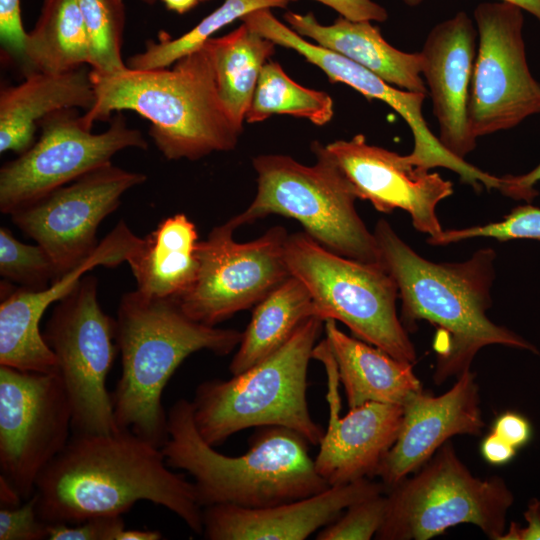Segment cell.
Listing matches in <instances>:
<instances>
[{
  "label": "cell",
  "instance_id": "obj_16",
  "mask_svg": "<svg viewBox=\"0 0 540 540\" xmlns=\"http://www.w3.org/2000/svg\"><path fill=\"white\" fill-rule=\"evenodd\" d=\"M241 20L261 36L276 45L296 51L308 62L319 67L330 82L344 83L368 100H381L399 113L413 134V151L407 157L414 165L427 170L434 167L450 169L460 176L462 182L470 184L476 190H480L482 185L487 189L498 186V177L449 153L430 131L422 114L426 93L397 89L354 61L308 42L291 27L280 22L270 9L256 10Z\"/></svg>",
  "mask_w": 540,
  "mask_h": 540
},
{
  "label": "cell",
  "instance_id": "obj_33",
  "mask_svg": "<svg viewBox=\"0 0 540 540\" xmlns=\"http://www.w3.org/2000/svg\"><path fill=\"white\" fill-rule=\"evenodd\" d=\"M0 274L31 290L43 289L60 277L42 246L19 241L6 227L0 228Z\"/></svg>",
  "mask_w": 540,
  "mask_h": 540
},
{
  "label": "cell",
  "instance_id": "obj_26",
  "mask_svg": "<svg viewBox=\"0 0 540 540\" xmlns=\"http://www.w3.org/2000/svg\"><path fill=\"white\" fill-rule=\"evenodd\" d=\"M195 224L184 214L163 219L127 260L140 293L178 298L194 282L199 261Z\"/></svg>",
  "mask_w": 540,
  "mask_h": 540
},
{
  "label": "cell",
  "instance_id": "obj_28",
  "mask_svg": "<svg viewBox=\"0 0 540 540\" xmlns=\"http://www.w3.org/2000/svg\"><path fill=\"white\" fill-rule=\"evenodd\" d=\"M204 45L212 59L220 99L233 121L242 127L262 67L274 54L276 44L243 23Z\"/></svg>",
  "mask_w": 540,
  "mask_h": 540
},
{
  "label": "cell",
  "instance_id": "obj_41",
  "mask_svg": "<svg viewBox=\"0 0 540 540\" xmlns=\"http://www.w3.org/2000/svg\"><path fill=\"white\" fill-rule=\"evenodd\" d=\"M524 517L527 526L520 527L516 522H511L500 540H540V500L534 498L529 502Z\"/></svg>",
  "mask_w": 540,
  "mask_h": 540
},
{
  "label": "cell",
  "instance_id": "obj_39",
  "mask_svg": "<svg viewBox=\"0 0 540 540\" xmlns=\"http://www.w3.org/2000/svg\"><path fill=\"white\" fill-rule=\"evenodd\" d=\"M492 432L508 442L515 449H519L530 441L532 427L525 416L508 411L496 418Z\"/></svg>",
  "mask_w": 540,
  "mask_h": 540
},
{
  "label": "cell",
  "instance_id": "obj_43",
  "mask_svg": "<svg viewBox=\"0 0 540 540\" xmlns=\"http://www.w3.org/2000/svg\"><path fill=\"white\" fill-rule=\"evenodd\" d=\"M24 501L12 485L0 476V507L13 508L22 504Z\"/></svg>",
  "mask_w": 540,
  "mask_h": 540
},
{
  "label": "cell",
  "instance_id": "obj_46",
  "mask_svg": "<svg viewBox=\"0 0 540 540\" xmlns=\"http://www.w3.org/2000/svg\"><path fill=\"white\" fill-rule=\"evenodd\" d=\"M166 8L178 14L189 12L199 3L198 0H161Z\"/></svg>",
  "mask_w": 540,
  "mask_h": 540
},
{
  "label": "cell",
  "instance_id": "obj_12",
  "mask_svg": "<svg viewBox=\"0 0 540 540\" xmlns=\"http://www.w3.org/2000/svg\"><path fill=\"white\" fill-rule=\"evenodd\" d=\"M229 219L214 227L197 248L198 272L175 300L191 319L215 326L255 306L290 276L285 261L286 229L274 226L249 242H236Z\"/></svg>",
  "mask_w": 540,
  "mask_h": 540
},
{
  "label": "cell",
  "instance_id": "obj_30",
  "mask_svg": "<svg viewBox=\"0 0 540 540\" xmlns=\"http://www.w3.org/2000/svg\"><path fill=\"white\" fill-rule=\"evenodd\" d=\"M274 114H288L323 126L334 115V103L326 92L298 84L278 62L268 61L262 67L245 121L259 123Z\"/></svg>",
  "mask_w": 540,
  "mask_h": 540
},
{
  "label": "cell",
  "instance_id": "obj_13",
  "mask_svg": "<svg viewBox=\"0 0 540 540\" xmlns=\"http://www.w3.org/2000/svg\"><path fill=\"white\" fill-rule=\"evenodd\" d=\"M71 431V405L58 373L0 365V476L23 501Z\"/></svg>",
  "mask_w": 540,
  "mask_h": 540
},
{
  "label": "cell",
  "instance_id": "obj_11",
  "mask_svg": "<svg viewBox=\"0 0 540 540\" xmlns=\"http://www.w3.org/2000/svg\"><path fill=\"white\" fill-rule=\"evenodd\" d=\"M39 139L0 169V210L11 214L86 173L111 162L126 148L146 150L142 132L117 112L107 130L93 133L75 109L42 119Z\"/></svg>",
  "mask_w": 540,
  "mask_h": 540
},
{
  "label": "cell",
  "instance_id": "obj_45",
  "mask_svg": "<svg viewBox=\"0 0 540 540\" xmlns=\"http://www.w3.org/2000/svg\"><path fill=\"white\" fill-rule=\"evenodd\" d=\"M162 538V534L158 531L124 528L120 533L118 540H159Z\"/></svg>",
  "mask_w": 540,
  "mask_h": 540
},
{
  "label": "cell",
  "instance_id": "obj_35",
  "mask_svg": "<svg viewBox=\"0 0 540 540\" xmlns=\"http://www.w3.org/2000/svg\"><path fill=\"white\" fill-rule=\"evenodd\" d=\"M472 234L476 238H494L499 241L540 240V207L531 204L518 206L501 221L474 226Z\"/></svg>",
  "mask_w": 540,
  "mask_h": 540
},
{
  "label": "cell",
  "instance_id": "obj_40",
  "mask_svg": "<svg viewBox=\"0 0 540 540\" xmlns=\"http://www.w3.org/2000/svg\"><path fill=\"white\" fill-rule=\"evenodd\" d=\"M351 21L383 22L388 14L385 8L372 0H315Z\"/></svg>",
  "mask_w": 540,
  "mask_h": 540
},
{
  "label": "cell",
  "instance_id": "obj_4",
  "mask_svg": "<svg viewBox=\"0 0 540 540\" xmlns=\"http://www.w3.org/2000/svg\"><path fill=\"white\" fill-rule=\"evenodd\" d=\"M167 415L169 438L161 448L166 463L193 478L201 507L264 508L330 487L316 470L309 442L292 429L263 426L250 439L247 453L227 456L200 436L190 401L177 400Z\"/></svg>",
  "mask_w": 540,
  "mask_h": 540
},
{
  "label": "cell",
  "instance_id": "obj_19",
  "mask_svg": "<svg viewBox=\"0 0 540 540\" xmlns=\"http://www.w3.org/2000/svg\"><path fill=\"white\" fill-rule=\"evenodd\" d=\"M327 375L328 426L315 458L318 474L330 485H342L375 476L384 456L394 444L403 407L368 402L340 416V379L326 339L313 349Z\"/></svg>",
  "mask_w": 540,
  "mask_h": 540
},
{
  "label": "cell",
  "instance_id": "obj_29",
  "mask_svg": "<svg viewBox=\"0 0 540 540\" xmlns=\"http://www.w3.org/2000/svg\"><path fill=\"white\" fill-rule=\"evenodd\" d=\"M27 74L62 73L89 65L88 37L78 0H43L27 33Z\"/></svg>",
  "mask_w": 540,
  "mask_h": 540
},
{
  "label": "cell",
  "instance_id": "obj_32",
  "mask_svg": "<svg viewBox=\"0 0 540 540\" xmlns=\"http://www.w3.org/2000/svg\"><path fill=\"white\" fill-rule=\"evenodd\" d=\"M90 51L91 70L109 75L126 70L122 44L126 25L123 0H78Z\"/></svg>",
  "mask_w": 540,
  "mask_h": 540
},
{
  "label": "cell",
  "instance_id": "obj_2",
  "mask_svg": "<svg viewBox=\"0 0 540 540\" xmlns=\"http://www.w3.org/2000/svg\"><path fill=\"white\" fill-rule=\"evenodd\" d=\"M373 233L380 263L398 287L404 327L408 331L426 320L437 328L436 385L471 370L477 352L488 345L539 354L531 342L487 316L495 278L492 248L480 249L464 262L436 263L414 251L385 219L376 223Z\"/></svg>",
  "mask_w": 540,
  "mask_h": 540
},
{
  "label": "cell",
  "instance_id": "obj_3",
  "mask_svg": "<svg viewBox=\"0 0 540 540\" xmlns=\"http://www.w3.org/2000/svg\"><path fill=\"white\" fill-rule=\"evenodd\" d=\"M172 66V65H171ZM96 101L81 116L87 129L131 110L150 122L149 136L167 160H198L233 150L243 128L225 109L209 50L203 45L173 66L102 75L91 70Z\"/></svg>",
  "mask_w": 540,
  "mask_h": 540
},
{
  "label": "cell",
  "instance_id": "obj_15",
  "mask_svg": "<svg viewBox=\"0 0 540 540\" xmlns=\"http://www.w3.org/2000/svg\"><path fill=\"white\" fill-rule=\"evenodd\" d=\"M145 180L110 162L15 210L11 220L47 251L61 276L95 251L98 226Z\"/></svg>",
  "mask_w": 540,
  "mask_h": 540
},
{
  "label": "cell",
  "instance_id": "obj_18",
  "mask_svg": "<svg viewBox=\"0 0 540 540\" xmlns=\"http://www.w3.org/2000/svg\"><path fill=\"white\" fill-rule=\"evenodd\" d=\"M142 238L124 221L98 244L82 263L61 275L43 289L13 288L1 283L0 365L23 371L58 373L54 352L46 343L39 326L47 308L61 300L94 267H114L129 259Z\"/></svg>",
  "mask_w": 540,
  "mask_h": 540
},
{
  "label": "cell",
  "instance_id": "obj_25",
  "mask_svg": "<svg viewBox=\"0 0 540 540\" xmlns=\"http://www.w3.org/2000/svg\"><path fill=\"white\" fill-rule=\"evenodd\" d=\"M324 330L349 409L368 402L402 406L412 394L423 390L413 363L348 336L333 319L324 321Z\"/></svg>",
  "mask_w": 540,
  "mask_h": 540
},
{
  "label": "cell",
  "instance_id": "obj_31",
  "mask_svg": "<svg viewBox=\"0 0 540 540\" xmlns=\"http://www.w3.org/2000/svg\"><path fill=\"white\" fill-rule=\"evenodd\" d=\"M296 0H225L221 6L204 17L185 34L171 38L162 31L158 41L149 40L145 49L126 61L132 70L167 68L180 58L198 50L221 28L237 19L260 9L285 8Z\"/></svg>",
  "mask_w": 540,
  "mask_h": 540
},
{
  "label": "cell",
  "instance_id": "obj_24",
  "mask_svg": "<svg viewBox=\"0 0 540 540\" xmlns=\"http://www.w3.org/2000/svg\"><path fill=\"white\" fill-rule=\"evenodd\" d=\"M284 19L302 37L338 53L370 70L390 85L407 91L426 93L420 76L421 53H406L394 48L370 21H351L342 16L331 25L320 24L313 13L288 11Z\"/></svg>",
  "mask_w": 540,
  "mask_h": 540
},
{
  "label": "cell",
  "instance_id": "obj_34",
  "mask_svg": "<svg viewBox=\"0 0 540 540\" xmlns=\"http://www.w3.org/2000/svg\"><path fill=\"white\" fill-rule=\"evenodd\" d=\"M387 498L384 493L375 495L348 507L334 522L323 527L317 540H369L381 527Z\"/></svg>",
  "mask_w": 540,
  "mask_h": 540
},
{
  "label": "cell",
  "instance_id": "obj_20",
  "mask_svg": "<svg viewBox=\"0 0 540 540\" xmlns=\"http://www.w3.org/2000/svg\"><path fill=\"white\" fill-rule=\"evenodd\" d=\"M402 407L397 438L375 473L387 488L421 468L451 437L479 435L485 425L479 387L471 370L444 394L434 396L421 390Z\"/></svg>",
  "mask_w": 540,
  "mask_h": 540
},
{
  "label": "cell",
  "instance_id": "obj_7",
  "mask_svg": "<svg viewBox=\"0 0 540 540\" xmlns=\"http://www.w3.org/2000/svg\"><path fill=\"white\" fill-rule=\"evenodd\" d=\"M313 165L287 155L253 158L257 193L248 208L231 218L238 228L269 215L298 221L304 232L326 249L363 262H380L374 233L355 208L358 196L346 175L315 141Z\"/></svg>",
  "mask_w": 540,
  "mask_h": 540
},
{
  "label": "cell",
  "instance_id": "obj_8",
  "mask_svg": "<svg viewBox=\"0 0 540 540\" xmlns=\"http://www.w3.org/2000/svg\"><path fill=\"white\" fill-rule=\"evenodd\" d=\"M290 275L308 289L314 315L345 324L354 337L414 363L416 350L397 314L398 287L380 263L336 254L303 232L288 235Z\"/></svg>",
  "mask_w": 540,
  "mask_h": 540
},
{
  "label": "cell",
  "instance_id": "obj_44",
  "mask_svg": "<svg viewBox=\"0 0 540 540\" xmlns=\"http://www.w3.org/2000/svg\"><path fill=\"white\" fill-rule=\"evenodd\" d=\"M409 6H417L422 0H402ZM517 5L522 10H526L540 21V0H501Z\"/></svg>",
  "mask_w": 540,
  "mask_h": 540
},
{
  "label": "cell",
  "instance_id": "obj_1",
  "mask_svg": "<svg viewBox=\"0 0 540 540\" xmlns=\"http://www.w3.org/2000/svg\"><path fill=\"white\" fill-rule=\"evenodd\" d=\"M167 465L162 449L128 429L72 433L36 482V508L47 524L122 515L138 501L160 505L203 534L195 486Z\"/></svg>",
  "mask_w": 540,
  "mask_h": 540
},
{
  "label": "cell",
  "instance_id": "obj_14",
  "mask_svg": "<svg viewBox=\"0 0 540 540\" xmlns=\"http://www.w3.org/2000/svg\"><path fill=\"white\" fill-rule=\"evenodd\" d=\"M479 47L468 101L472 135L507 130L540 113V83L526 59L522 9L501 1L474 11Z\"/></svg>",
  "mask_w": 540,
  "mask_h": 540
},
{
  "label": "cell",
  "instance_id": "obj_10",
  "mask_svg": "<svg viewBox=\"0 0 540 540\" xmlns=\"http://www.w3.org/2000/svg\"><path fill=\"white\" fill-rule=\"evenodd\" d=\"M98 281L83 276L55 306L43 337L55 354L72 410V433L110 434L120 428L106 379L119 352L116 319L97 298Z\"/></svg>",
  "mask_w": 540,
  "mask_h": 540
},
{
  "label": "cell",
  "instance_id": "obj_37",
  "mask_svg": "<svg viewBox=\"0 0 540 540\" xmlns=\"http://www.w3.org/2000/svg\"><path fill=\"white\" fill-rule=\"evenodd\" d=\"M124 528L122 515L97 516L75 524H48V539L118 540Z\"/></svg>",
  "mask_w": 540,
  "mask_h": 540
},
{
  "label": "cell",
  "instance_id": "obj_17",
  "mask_svg": "<svg viewBox=\"0 0 540 540\" xmlns=\"http://www.w3.org/2000/svg\"><path fill=\"white\" fill-rule=\"evenodd\" d=\"M358 199L369 201L382 213L402 209L413 227L429 237L443 229L436 214L439 202L453 194V185L438 173L415 166L407 155L370 145L363 134L325 145Z\"/></svg>",
  "mask_w": 540,
  "mask_h": 540
},
{
  "label": "cell",
  "instance_id": "obj_27",
  "mask_svg": "<svg viewBox=\"0 0 540 540\" xmlns=\"http://www.w3.org/2000/svg\"><path fill=\"white\" fill-rule=\"evenodd\" d=\"M315 316L306 286L290 275L254 307L229 371L240 374L277 351L307 318Z\"/></svg>",
  "mask_w": 540,
  "mask_h": 540
},
{
  "label": "cell",
  "instance_id": "obj_38",
  "mask_svg": "<svg viewBox=\"0 0 540 540\" xmlns=\"http://www.w3.org/2000/svg\"><path fill=\"white\" fill-rule=\"evenodd\" d=\"M20 0H0V43L5 57L21 64L27 74L26 40Z\"/></svg>",
  "mask_w": 540,
  "mask_h": 540
},
{
  "label": "cell",
  "instance_id": "obj_47",
  "mask_svg": "<svg viewBox=\"0 0 540 540\" xmlns=\"http://www.w3.org/2000/svg\"><path fill=\"white\" fill-rule=\"evenodd\" d=\"M138 1H140V2H142L144 4H146V5H149V6H152L157 2V0H138Z\"/></svg>",
  "mask_w": 540,
  "mask_h": 540
},
{
  "label": "cell",
  "instance_id": "obj_5",
  "mask_svg": "<svg viewBox=\"0 0 540 540\" xmlns=\"http://www.w3.org/2000/svg\"><path fill=\"white\" fill-rule=\"evenodd\" d=\"M241 338L191 319L173 298L125 293L116 318L121 375L111 393L117 426L162 448L169 438L162 393L176 369L200 350L227 355Z\"/></svg>",
  "mask_w": 540,
  "mask_h": 540
},
{
  "label": "cell",
  "instance_id": "obj_36",
  "mask_svg": "<svg viewBox=\"0 0 540 540\" xmlns=\"http://www.w3.org/2000/svg\"><path fill=\"white\" fill-rule=\"evenodd\" d=\"M48 539V524L38 515L36 496L17 507L0 508V540Z\"/></svg>",
  "mask_w": 540,
  "mask_h": 540
},
{
  "label": "cell",
  "instance_id": "obj_42",
  "mask_svg": "<svg viewBox=\"0 0 540 540\" xmlns=\"http://www.w3.org/2000/svg\"><path fill=\"white\" fill-rule=\"evenodd\" d=\"M516 450L493 432L488 434L480 445L482 457L491 465H503L510 462L516 455Z\"/></svg>",
  "mask_w": 540,
  "mask_h": 540
},
{
  "label": "cell",
  "instance_id": "obj_9",
  "mask_svg": "<svg viewBox=\"0 0 540 540\" xmlns=\"http://www.w3.org/2000/svg\"><path fill=\"white\" fill-rule=\"evenodd\" d=\"M379 540H427L469 523L500 540L514 496L505 481L471 474L445 442L411 478L389 488Z\"/></svg>",
  "mask_w": 540,
  "mask_h": 540
},
{
  "label": "cell",
  "instance_id": "obj_23",
  "mask_svg": "<svg viewBox=\"0 0 540 540\" xmlns=\"http://www.w3.org/2000/svg\"><path fill=\"white\" fill-rule=\"evenodd\" d=\"M91 69L62 73L32 71L17 85L0 90V152L22 154L35 143L39 122L54 112L82 108L96 101Z\"/></svg>",
  "mask_w": 540,
  "mask_h": 540
},
{
  "label": "cell",
  "instance_id": "obj_22",
  "mask_svg": "<svg viewBox=\"0 0 540 540\" xmlns=\"http://www.w3.org/2000/svg\"><path fill=\"white\" fill-rule=\"evenodd\" d=\"M476 29L464 11L436 25L420 52L422 73L430 89L433 112L439 124V141L457 158L476 147L468 121Z\"/></svg>",
  "mask_w": 540,
  "mask_h": 540
},
{
  "label": "cell",
  "instance_id": "obj_21",
  "mask_svg": "<svg viewBox=\"0 0 540 540\" xmlns=\"http://www.w3.org/2000/svg\"><path fill=\"white\" fill-rule=\"evenodd\" d=\"M385 488L383 483L362 478L270 507L207 506L202 510V535L210 540H304L354 503L382 494Z\"/></svg>",
  "mask_w": 540,
  "mask_h": 540
},
{
  "label": "cell",
  "instance_id": "obj_48",
  "mask_svg": "<svg viewBox=\"0 0 540 540\" xmlns=\"http://www.w3.org/2000/svg\"><path fill=\"white\" fill-rule=\"evenodd\" d=\"M535 173L537 177L540 179V164L535 168Z\"/></svg>",
  "mask_w": 540,
  "mask_h": 540
},
{
  "label": "cell",
  "instance_id": "obj_49",
  "mask_svg": "<svg viewBox=\"0 0 540 540\" xmlns=\"http://www.w3.org/2000/svg\"><path fill=\"white\" fill-rule=\"evenodd\" d=\"M199 2H202V1H208V0H198Z\"/></svg>",
  "mask_w": 540,
  "mask_h": 540
},
{
  "label": "cell",
  "instance_id": "obj_6",
  "mask_svg": "<svg viewBox=\"0 0 540 540\" xmlns=\"http://www.w3.org/2000/svg\"><path fill=\"white\" fill-rule=\"evenodd\" d=\"M323 327L322 319L309 317L263 361L227 381L200 383L191 403L205 442L215 447L246 428L283 426L319 445L324 431L311 417L306 390L308 365Z\"/></svg>",
  "mask_w": 540,
  "mask_h": 540
}]
</instances>
